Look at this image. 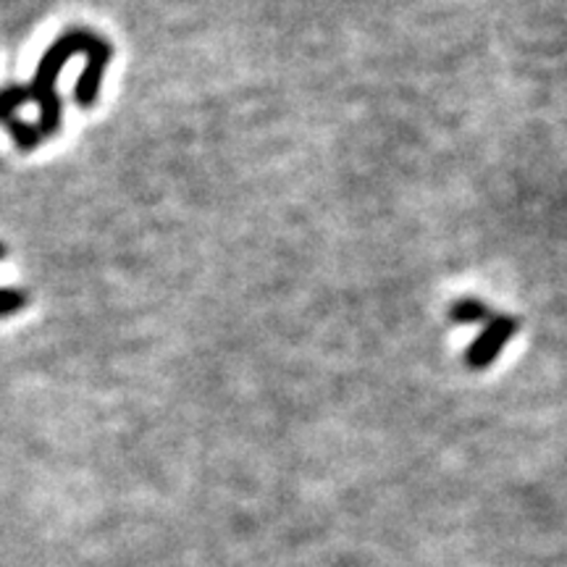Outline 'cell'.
I'll return each mask as SVG.
<instances>
[{"instance_id":"obj_4","label":"cell","mask_w":567,"mask_h":567,"mask_svg":"<svg viewBox=\"0 0 567 567\" xmlns=\"http://www.w3.org/2000/svg\"><path fill=\"white\" fill-rule=\"evenodd\" d=\"M6 130H9V134L13 137V142H17V147L21 153H32L34 147L40 145L42 142V134H40V130L34 124H27V122H21V118H17V116H11V118H6Z\"/></svg>"},{"instance_id":"obj_1","label":"cell","mask_w":567,"mask_h":567,"mask_svg":"<svg viewBox=\"0 0 567 567\" xmlns=\"http://www.w3.org/2000/svg\"><path fill=\"white\" fill-rule=\"evenodd\" d=\"M71 55H84V59H87L84 71L80 74V82H76L74 87L76 105H80L82 111H87L97 101L101 82L113 59V48L109 40L101 38V34L90 30H69L63 32L45 53H42L38 71H34L30 82V95L40 109V118L34 126L40 130L42 140L53 137V134L61 130L63 103H61L59 90H55V82H59V74L63 71V66H66Z\"/></svg>"},{"instance_id":"obj_3","label":"cell","mask_w":567,"mask_h":567,"mask_svg":"<svg viewBox=\"0 0 567 567\" xmlns=\"http://www.w3.org/2000/svg\"><path fill=\"white\" fill-rule=\"evenodd\" d=\"M492 318V310H488L486 302L476 300V297H465V300H457L450 310V321L460 323V326H471V323H484Z\"/></svg>"},{"instance_id":"obj_5","label":"cell","mask_w":567,"mask_h":567,"mask_svg":"<svg viewBox=\"0 0 567 567\" xmlns=\"http://www.w3.org/2000/svg\"><path fill=\"white\" fill-rule=\"evenodd\" d=\"M27 101H32L30 87H21V84H11V87L0 90V124H3L6 118L17 116V111Z\"/></svg>"},{"instance_id":"obj_2","label":"cell","mask_w":567,"mask_h":567,"mask_svg":"<svg viewBox=\"0 0 567 567\" xmlns=\"http://www.w3.org/2000/svg\"><path fill=\"white\" fill-rule=\"evenodd\" d=\"M520 329V321L515 316H492L484 326V331L473 339V344L465 352V365L473 371H484L499 358V352L513 342V337Z\"/></svg>"},{"instance_id":"obj_6","label":"cell","mask_w":567,"mask_h":567,"mask_svg":"<svg viewBox=\"0 0 567 567\" xmlns=\"http://www.w3.org/2000/svg\"><path fill=\"white\" fill-rule=\"evenodd\" d=\"M27 302H30V297H27V292H21V289H0V318L17 313Z\"/></svg>"},{"instance_id":"obj_7","label":"cell","mask_w":567,"mask_h":567,"mask_svg":"<svg viewBox=\"0 0 567 567\" xmlns=\"http://www.w3.org/2000/svg\"><path fill=\"white\" fill-rule=\"evenodd\" d=\"M6 258V245H0V260Z\"/></svg>"}]
</instances>
